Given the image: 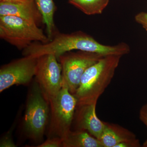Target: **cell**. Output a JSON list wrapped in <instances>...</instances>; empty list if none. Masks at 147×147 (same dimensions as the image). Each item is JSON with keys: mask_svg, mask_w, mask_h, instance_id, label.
<instances>
[{"mask_svg": "<svg viewBox=\"0 0 147 147\" xmlns=\"http://www.w3.org/2000/svg\"><path fill=\"white\" fill-rule=\"evenodd\" d=\"M74 50L98 53L103 55H119L126 54L124 43L115 45H103L89 35L81 31L71 34H58L46 43L34 42L23 50V55L38 57L52 54L58 58Z\"/></svg>", "mask_w": 147, "mask_h": 147, "instance_id": "6da1fadb", "label": "cell"}, {"mask_svg": "<svg viewBox=\"0 0 147 147\" xmlns=\"http://www.w3.org/2000/svg\"><path fill=\"white\" fill-rule=\"evenodd\" d=\"M121 57L104 56L85 71L79 88L74 94L77 100V105L97 103L98 98L112 81Z\"/></svg>", "mask_w": 147, "mask_h": 147, "instance_id": "7a4b0ae2", "label": "cell"}, {"mask_svg": "<svg viewBox=\"0 0 147 147\" xmlns=\"http://www.w3.org/2000/svg\"><path fill=\"white\" fill-rule=\"evenodd\" d=\"M50 115V102L35 81L29 91L23 123L29 138L36 142L42 140L49 123Z\"/></svg>", "mask_w": 147, "mask_h": 147, "instance_id": "3957f363", "label": "cell"}, {"mask_svg": "<svg viewBox=\"0 0 147 147\" xmlns=\"http://www.w3.org/2000/svg\"><path fill=\"white\" fill-rule=\"evenodd\" d=\"M50 120L48 137L62 139L71 130L77 100L69 90L68 86L63 78L60 90L49 100Z\"/></svg>", "mask_w": 147, "mask_h": 147, "instance_id": "277c9868", "label": "cell"}, {"mask_svg": "<svg viewBox=\"0 0 147 147\" xmlns=\"http://www.w3.org/2000/svg\"><path fill=\"white\" fill-rule=\"evenodd\" d=\"M0 37L23 50L33 42L45 43L50 41L37 25L13 16H0Z\"/></svg>", "mask_w": 147, "mask_h": 147, "instance_id": "5b68a950", "label": "cell"}, {"mask_svg": "<svg viewBox=\"0 0 147 147\" xmlns=\"http://www.w3.org/2000/svg\"><path fill=\"white\" fill-rule=\"evenodd\" d=\"M103 57L98 53L79 51L68 52L58 58L62 69L63 78L71 94H74L79 88L85 71Z\"/></svg>", "mask_w": 147, "mask_h": 147, "instance_id": "8992f818", "label": "cell"}, {"mask_svg": "<svg viewBox=\"0 0 147 147\" xmlns=\"http://www.w3.org/2000/svg\"><path fill=\"white\" fill-rule=\"evenodd\" d=\"M57 59L52 54L37 57L35 80L49 101L57 94L62 86V69Z\"/></svg>", "mask_w": 147, "mask_h": 147, "instance_id": "52a82bcc", "label": "cell"}, {"mask_svg": "<svg viewBox=\"0 0 147 147\" xmlns=\"http://www.w3.org/2000/svg\"><path fill=\"white\" fill-rule=\"evenodd\" d=\"M37 57L25 56L3 65L0 69V92L13 85L29 84L35 76Z\"/></svg>", "mask_w": 147, "mask_h": 147, "instance_id": "ba28073f", "label": "cell"}, {"mask_svg": "<svg viewBox=\"0 0 147 147\" xmlns=\"http://www.w3.org/2000/svg\"><path fill=\"white\" fill-rule=\"evenodd\" d=\"M96 103L77 105L73 124L74 130H87L99 140L106 125L98 118L96 113Z\"/></svg>", "mask_w": 147, "mask_h": 147, "instance_id": "9c48e42d", "label": "cell"}, {"mask_svg": "<svg viewBox=\"0 0 147 147\" xmlns=\"http://www.w3.org/2000/svg\"><path fill=\"white\" fill-rule=\"evenodd\" d=\"M0 16H17L38 26L43 23L42 14L34 1L28 3L0 2Z\"/></svg>", "mask_w": 147, "mask_h": 147, "instance_id": "30bf717a", "label": "cell"}, {"mask_svg": "<svg viewBox=\"0 0 147 147\" xmlns=\"http://www.w3.org/2000/svg\"><path fill=\"white\" fill-rule=\"evenodd\" d=\"M106 125L99 141L103 147H115L119 143L127 142L139 147V142L135 136L126 129L105 123Z\"/></svg>", "mask_w": 147, "mask_h": 147, "instance_id": "8fae6325", "label": "cell"}, {"mask_svg": "<svg viewBox=\"0 0 147 147\" xmlns=\"http://www.w3.org/2000/svg\"><path fill=\"white\" fill-rule=\"evenodd\" d=\"M62 140L63 147H103L98 139L85 130H71Z\"/></svg>", "mask_w": 147, "mask_h": 147, "instance_id": "7c38bea8", "label": "cell"}, {"mask_svg": "<svg viewBox=\"0 0 147 147\" xmlns=\"http://www.w3.org/2000/svg\"><path fill=\"white\" fill-rule=\"evenodd\" d=\"M42 14L43 23L46 26L48 38L50 40L54 36L55 30L54 14L56 6L53 0H34Z\"/></svg>", "mask_w": 147, "mask_h": 147, "instance_id": "4fadbf2b", "label": "cell"}, {"mask_svg": "<svg viewBox=\"0 0 147 147\" xmlns=\"http://www.w3.org/2000/svg\"><path fill=\"white\" fill-rule=\"evenodd\" d=\"M110 0H69V2L88 15L102 13Z\"/></svg>", "mask_w": 147, "mask_h": 147, "instance_id": "5bb4252c", "label": "cell"}, {"mask_svg": "<svg viewBox=\"0 0 147 147\" xmlns=\"http://www.w3.org/2000/svg\"><path fill=\"white\" fill-rule=\"evenodd\" d=\"M37 147H63V140L59 137H52L48 139Z\"/></svg>", "mask_w": 147, "mask_h": 147, "instance_id": "9a60e30c", "label": "cell"}, {"mask_svg": "<svg viewBox=\"0 0 147 147\" xmlns=\"http://www.w3.org/2000/svg\"><path fill=\"white\" fill-rule=\"evenodd\" d=\"M135 20L138 24L142 25L147 31V13L142 12L137 14Z\"/></svg>", "mask_w": 147, "mask_h": 147, "instance_id": "2e32d148", "label": "cell"}, {"mask_svg": "<svg viewBox=\"0 0 147 147\" xmlns=\"http://www.w3.org/2000/svg\"><path fill=\"white\" fill-rule=\"evenodd\" d=\"M0 147H15L16 145L13 143L11 136H8V134L6 135L2 139L0 143Z\"/></svg>", "mask_w": 147, "mask_h": 147, "instance_id": "e0dca14e", "label": "cell"}, {"mask_svg": "<svg viewBox=\"0 0 147 147\" xmlns=\"http://www.w3.org/2000/svg\"><path fill=\"white\" fill-rule=\"evenodd\" d=\"M140 118L147 127V103L142 107L140 111Z\"/></svg>", "mask_w": 147, "mask_h": 147, "instance_id": "ac0fdd59", "label": "cell"}, {"mask_svg": "<svg viewBox=\"0 0 147 147\" xmlns=\"http://www.w3.org/2000/svg\"><path fill=\"white\" fill-rule=\"evenodd\" d=\"M34 1V0H0V2L28 3Z\"/></svg>", "mask_w": 147, "mask_h": 147, "instance_id": "d6986e66", "label": "cell"}, {"mask_svg": "<svg viewBox=\"0 0 147 147\" xmlns=\"http://www.w3.org/2000/svg\"><path fill=\"white\" fill-rule=\"evenodd\" d=\"M144 147H147V139L144 144Z\"/></svg>", "mask_w": 147, "mask_h": 147, "instance_id": "ffe728a7", "label": "cell"}]
</instances>
